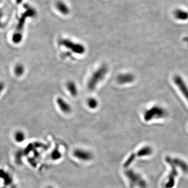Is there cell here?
Instances as JSON below:
<instances>
[{"instance_id": "obj_12", "label": "cell", "mask_w": 188, "mask_h": 188, "mask_svg": "<svg viewBox=\"0 0 188 188\" xmlns=\"http://www.w3.org/2000/svg\"><path fill=\"white\" fill-rule=\"evenodd\" d=\"M87 106L91 109H95L98 106V101L94 98H89L87 101Z\"/></svg>"}, {"instance_id": "obj_3", "label": "cell", "mask_w": 188, "mask_h": 188, "mask_svg": "<svg viewBox=\"0 0 188 188\" xmlns=\"http://www.w3.org/2000/svg\"><path fill=\"white\" fill-rule=\"evenodd\" d=\"M73 157L84 163L91 162L93 159V154L88 149L83 148H76L73 150Z\"/></svg>"}, {"instance_id": "obj_4", "label": "cell", "mask_w": 188, "mask_h": 188, "mask_svg": "<svg viewBox=\"0 0 188 188\" xmlns=\"http://www.w3.org/2000/svg\"><path fill=\"white\" fill-rule=\"evenodd\" d=\"M166 115L165 110L158 107H153L146 112L144 115V119L146 121H149L153 118H160L164 117Z\"/></svg>"}, {"instance_id": "obj_8", "label": "cell", "mask_w": 188, "mask_h": 188, "mask_svg": "<svg viewBox=\"0 0 188 188\" xmlns=\"http://www.w3.org/2000/svg\"><path fill=\"white\" fill-rule=\"evenodd\" d=\"M134 80V77L131 73H123L119 75L117 77V81L120 84L130 83Z\"/></svg>"}, {"instance_id": "obj_14", "label": "cell", "mask_w": 188, "mask_h": 188, "mask_svg": "<svg viewBox=\"0 0 188 188\" xmlns=\"http://www.w3.org/2000/svg\"><path fill=\"white\" fill-rule=\"evenodd\" d=\"M24 0H15L16 3H17L18 4H20Z\"/></svg>"}, {"instance_id": "obj_2", "label": "cell", "mask_w": 188, "mask_h": 188, "mask_svg": "<svg viewBox=\"0 0 188 188\" xmlns=\"http://www.w3.org/2000/svg\"><path fill=\"white\" fill-rule=\"evenodd\" d=\"M59 43L62 46L71 50L74 53L82 55L85 53V47L81 43H75L69 39H62L59 41Z\"/></svg>"}, {"instance_id": "obj_6", "label": "cell", "mask_w": 188, "mask_h": 188, "mask_svg": "<svg viewBox=\"0 0 188 188\" xmlns=\"http://www.w3.org/2000/svg\"><path fill=\"white\" fill-rule=\"evenodd\" d=\"M55 9L61 14L67 16L70 13V8L63 0H57L55 3Z\"/></svg>"}, {"instance_id": "obj_5", "label": "cell", "mask_w": 188, "mask_h": 188, "mask_svg": "<svg viewBox=\"0 0 188 188\" xmlns=\"http://www.w3.org/2000/svg\"><path fill=\"white\" fill-rule=\"evenodd\" d=\"M174 81L175 84L177 86L178 88L179 89L181 93L185 96L188 102V87L182 78L179 76H175L174 77Z\"/></svg>"}, {"instance_id": "obj_10", "label": "cell", "mask_w": 188, "mask_h": 188, "mask_svg": "<svg viewBox=\"0 0 188 188\" xmlns=\"http://www.w3.org/2000/svg\"><path fill=\"white\" fill-rule=\"evenodd\" d=\"M66 88L73 97H77L78 94V88L77 84L73 81H69L66 84Z\"/></svg>"}, {"instance_id": "obj_11", "label": "cell", "mask_w": 188, "mask_h": 188, "mask_svg": "<svg viewBox=\"0 0 188 188\" xmlns=\"http://www.w3.org/2000/svg\"><path fill=\"white\" fill-rule=\"evenodd\" d=\"M14 73L17 77H21L25 72V67L22 64H16L14 68Z\"/></svg>"}, {"instance_id": "obj_7", "label": "cell", "mask_w": 188, "mask_h": 188, "mask_svg": "<svg viewBox=\"0 0 188 188\" xmlns=\"http://www.w3.org/2000/svg\"><path fill=\"white\" fill-rule=\"evenodd\" d=\"M57 103L59 108L64 114H69L72 110V107L69 103L61 97H58L57 99Z\"/></svg>"}, {"instance_id": "obj_9", "label": "cell", "mask_w": 188, "mask_h": 188, "mask_svg": "<svg viewBox=\"0 0 188 188\" xmlns=\"http://www.w3.org/2000/svg\"><path fill=\"white\" fill-rule=\"evenodd\" d=\"M174 17L179 21L188 20V12L183 9H177L174 12Z\"/></svg>"}, {"instance_id": "obj_1", "label": "cell", "mask_w": 188, "mask_h": 188, "mask_svg": "<svg viewBox=\"0 0 188 188\" xmlns=\"http://www.w3.org/2000/svg\"><path fill=\"white\" fill-rule=\"evenodd\" d=\"M108 72V68L106 64L101 65L92 73L87 82V88L90 91L96 88L98 84L104 80Z\"/></svg>"}, {"instance_id": "obj_13", "label": "cell", "mask_w": 188, "mask_h": 188, "mask_svg": "<svg viewBox=\"0 0 188 188\" xmlns=\"http://www.w3.org/2000/svg\"><path fill=\"white\" fill-rule=\"evenodd\" d=\"M3 83H0V92H2V90L3 89Z\"/></svg>"}]
</instances>
